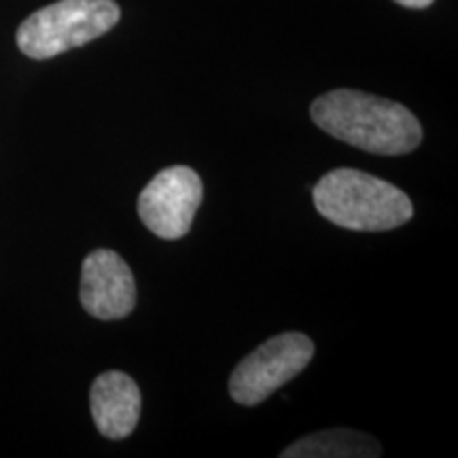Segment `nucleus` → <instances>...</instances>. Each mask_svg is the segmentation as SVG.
I'll return each instance as SVG.
<instances>
[{"instance_id": "4", "label": "nucleus", "mask_w": 458, "mask_h": 458, "mask_svg": "<svg viewBox=\"0 0 458 458\" xmlns=\"http://www.w3.org/2000/svg\"><path fill=\"white\" fill-rule=\"evenodd\" d=\"M314 357V342L308 335L280 334L263 342L257 351L240 360L229 377V394L240 405H259L306 369Z\"/></svg>"}, {"instance_id": "6", "label": "nucleus", "mask_w": 458, "mask_h": 458, "mask_svg": "<svg viewBox=\"0 0 458 458\" xmlns=\"http://www.w3.org/2000/svg\"><path fill=\"white\" fill-rule=\"evenodd\" d=\"M79 297L94 318H125L136 306L134 274L114 250H94L83 261Z\"/></svg>"}, {"instance_id": "1", "label": "nucleus", "mask_w": 458, "mask_h": 458, "mask_svg": "<svg viewBox=\"0 0 458 458\" xmlns=\"http://www.w3.org/2000/svg\"><path fill=\"white\" fill-rule=\"evenodd\" d=\"M312 122L325 134L374 156L416 151L422 128L416 114L399 102L357 89H334L310 106Z\"/></svg>"}, {"instance_id": "9", "label": "nucleus", "mask_w": 458, "mask_h": 458, "mask_svg": "<svg viewBox=\"0 0 458 458\" xmlns=\"http://www.w3.org/2000/svg\"><path fill=\"white\" fill-rule=\"evenodd\" d=\"M394 3L408 9H427L428 4H433V0H394Z\"/></svg>"}, {"instance_id": "7", "label": "nucleus", "mask_w": 458, "mask_h": 458, "mask_svg": "<svg viewBox=\"0 0 458 458\" xmlns=\"http://www.w3.org/2000/svg\"><path fill=\"white\" fill-rule=\"evenodd\" d=\"M89 408L96 427L105 437L125 439L139 425L142 410L140 391L123 371H106L91 385Z\"/></svg>"}, {"instance_id": "8", "label": "nucleus", "mask_w": 458, "mask_h": 458, "mask_svg": "<svg viewBox=\"0 0 458 458\" xmlns=\"http://www.w3.org/2000/svg\"><path fill=\"white\" fill-rule=\"evenodd\" d=\"M283 458H377L382 456V445L368 433L351 428H334L301 437L291 444Z\"/></svg>"}, {"instance_id": "2", "label": "nucleus", "mask_w": 458, "mask_h": 458, "mask_svg": "<svg viewBox=\"0 0 458 458\" xmlns=\"http://www.w3.org/2000/svg\"><path fill=\"white\" fill-rule=\"evenodd\" d=\"M312 202L320 216L351 232H388L414 216L399 187L352 168L327 172L314 185Z\"/></svg>"}, {"instance_id": "5", "label": "nucleus", "mask_w": 458, "mask_h": 458, "mask_svg": "<svg viewBox=\"0 0 458 458\" xmlns=\"http://www.w3.org/2000/svg\"><path fill=\"white\" fill-rule=\"evenodd\" d=\"M202 196L204 187L198 172L187 165H172L142 189L139 216L156 236L179 240L191 229Z\"/></svg>"}, {"instance_id": "3", "label": "nucleus", "mask_w": 458, "mask_h": 458, "mask_svg": "<svg viewBox=\"0 0 458 458\" xmlns=\"http://www.w3.org/2000/svg\"><path fill=\"white\" fill-rule=\"evenodd\" d=\"M119 17L114 0H57L21 21L17 47L32 60H49L113 30Z\"/></svg>"}]
</instances>
